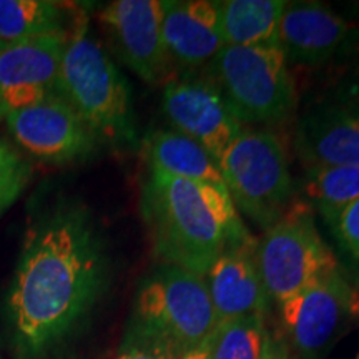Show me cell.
Returning <instances> with one entry per match:
<instances>
[{
  "mask_svg": "<svg viewBox=\"0 0 359 359\" xmlns=\"http://www.w3.org/2000/svg\"><path fill=\"white\" fill-rule=\"evenodd\" d=\"M109 276L105 245L82 206L30 219L7 296L13 346L25 359L60 343L95 304Z\"/></svg>",
  "mask_w": 359,
  "mask_h": 359,
  "instance_id": "obj_1",
  "label": "cell"
},
{
  "mask_svg": "<svg viewBox=\"0 0 359 359\" xmlns=\"http://www.w3.org/2000/svg\"><path fill=\"white\" fill-rule=\"evenodd\" d=\"M142 212L165 264L205 276L226 246L248 236L226 188L150 170Z\"/></svg>",
  "mask_w": 359,
  "mask_h": 359,
  "instance_id": "obj_2",
  "label": "cell"
},
{
  "mask_svg": "<svg viewBox=\"0 0 359 359\" xmlns=\"http://www.w3.org/2000/svg\"><path fill=\"white\" fill-rule=\"evenodd\" d=\"M87 20L79 13L72 27L55 93L77 111L98 142L132 145L137 128L130 85L102 43L90 35Z\"/></svg>",
  "mask_w": 359,
  "mask_h": 359,
  "instance_id": "obj_3",
  "label": "cell"
},
{
  "mask_svg": "<svg viewBox=\"0 0 359 359\" xmlns=\"http://www.w3.org/2000/svg\"><path fill=\"white\" fill-rule=\"evenodd\" d=\"M205 77L241 125L280 123L296 107L293 79L278 45L223 47L206 65Z\"/></svg>",
  "mask_w": 359,
  "mask_h": 359,
  "instance_id": "obj_4",
  "label": "cell"
},
{
  "mask_svg": "<svg viewBox=\"0 0 359 359\" xmlns=\"http://www.w3.org/2000/svg\"><path fill=\"white\" fill-rule=\"evenodd\" d=\"M218 168L236 212L263 231L296 200L288 155L271 130L243 128L218 160Z\"/></svg>",
  "mask_w": 359,
  "mask_h": 359,
  "instance_id": "obj_5",
  "label": "cell"
},
{
  "mask_svg": "<svg viewBox=\"0 0 359 359\" xmlns=\"http://www.w3.org/2000/svg\"><path fill=\"white\" fill-rule=\"evenodd\" d=\"M217 330L205 276L165 264L138 291L135 331L163 341L178 356L212 339Z\"/></svg>",
  "mask_w": 359,
  "mask_h": 359,
  "instance_id": "obj_6",
  "label": "cell"
},
{
  "mask_svg": "<svg viewBox=\"0 0 359 359\" xmlns=\"http://www.w3.org/2000/svg\"><path fill=\"white\" fill-rule=\"evenodd\" d=\"M257 263L268 298L278 306L338 264L318 231L311 206L296 200L257 240Z\"/></svg>",
  "mask_w": 359,
  "mask_h": 359,
  "instance_id": "obj_7",
  "label": "cell"
},
{
  "mask_svg": "<svg viewBox=\"0 0 359 359\" xmlns=\"http://www.w3.org/2000/svg\"><path fill=\"white\" fill-rule=\"evenodd\" d=\"M285 333L303 359H323L359 318V291L339 264L280 306Z\"/></svg>",
  "mask_w": 359,
  "mask_h": 359,
  "instance_id": "obj_8",
  "label": "cell"
},
{
  "mask_svg": "<svg viewBox=\"0 0 359 359\" xmlns=\"http://www.w3.org/2000/svg\"><path fill=\"white\" fill-rule=\"evenodd\" d=\"M4 122L22 150L47 163H72L97 150L98 138L57 93L37 105L8 114Z\"/></svg>",
  "mask_w": 359,
  "mask_h": 359,
  "instance_id": "obj_9",
  "label": "cell"
},
{
  "mask_svg": "<svg viewBox=\"0 0 359 359\" xmlns=\"http://www.w3.org/2000/svg\"><path fill=\"white\" fill-rule=\"evenodd\" d=\"M161 107L172 130L200 143L217 161L243 132L230 105L206 77L168 80Z\"/></svg>",
  "mask_w": 359,
  "mask_h": 359,
  "instance_id": "obj_10",
  "label": "cell"
},
{
  "mask_svg": "<svg viewBox=\"0 0 359 359\" xmlns=\"http://www.w3.org/2000/svg\"><path fill=\"white\" fill-rule=\"evenodd\" d=\"M161 0H116L100 12L125 65L147 83H167L172 72L161 32Z\"/></svg>",
  "mask_w": 359,
  "mask_h": 359,
  "instance_id": "obj_11",
  "label": "cell"
},
{
  "mask_svg": "<svg viewBox=\"0 0 359 359\" xmlns=\"http://www.w3.org/2000/svg\"><path fill=\"white\" fill-rule=\"evenodd\" d=\"M69 34L42 35L0 48V118L55 93Z\"/></svg>",
  "mask_w": 359,
  "mask_h": 359,
  "instance_id": "obj_12",
  "label": "cell"
},
{
  "mask_svg": "<svg viewBox=\"0 0 359 359\" xmlns=\"http://www.w3.org/2000/svg\"><path fill=\"white\" fill-rule=\"evenodd\" d=\"M294 150L304 168L359 167V116L339 100H318L299 115Z\"/></svg>",
  "mask_w": 359,
  "mask_h": 359,
  "instance_id": "obj_13",
  "label": "cell"
},
{
  "mask_svg": "<svg viewBox=\"0 0 359 359\" xmlns=\"http://www.w3.org/2000/svg\"><path fill=\"white\" fill-rule=\"evenodd\" d=\"M205 281L218 326L266 313L269 298L257 263V240L250 235L223 250L206 271Z\"/></svg>",
  "mask_w": 359,
  "mask_h": 359,
  "instance_id": "obj_14",
  "label": "cell"
},
{
  "mask_svg": "<svg viewBox=\"0 0 359 359\" xmlns=\"http://www.w3.org/2000/svg\"><path fill=\"white\" fill-rule=\"evenodd\" d=\"M354 25L321 2H288L278 27V47L288 65L320 67L353 37Z\"/></svg>",
  "mask_w": 359,
  "mask_h": 359,
  "instance_id": "obj_15",
  "label": "cell"
},
{
  "mask_svg": "<svg viewBox=\"0 0 359 359\" xmlns=\"http://www.w3.org/2000/svg\"><path fill=\"white\" fill-rule=\"evenodd\" d=\"M161 32L172 67L198 70L224 47L215 0H161Z\"/></svg>",
  "mask_w": 359,
  "mask_h": 359,
  "instance_id": "obj_16",
  "label": "cell"
},
{
  "mask_svg": "<svg viewBox=\"0 0 359 359\" xmlns=\"http://www.w3.org/2000/svg\"><path fill=\"white\" fill-rule=\"evenodd\" d=\"M143 154L150 170L224 188L218 161L200 143L172 128L155 130L148 135Z\"/></svg>",
  "mask_w": 359,
  "mask_h": 359,
  "instance_id": "obj_17",
  "label": "cell"
},
{
  "mask_svg": "<svg viewBox=\"0 0 359 359\" xmlns=\"http://www.w3.org/2000/svg\"><path fill=\"white\" fill-rule=\"evenodd\" d=\"M219 32L224 47L278 45L285 0H218Z\"/></svg>",
  "mask_w": 359,
  "mask_h": 359,
  "instance_id": "obj_18",
  "label": "cell"
},
{
  "mask_svg": "<svg viewBox=\"0 0 359 359\" xmlns=\"http://www.w3.org/2000/svg\"><path fill=\"white\" fill-rule=\"evenodd\" d=\"M69 11L62 4L47 0H0V43L69 34L77 19L70 17Z\"/></svg>",
  "mask_w": 359,
  "mask_h": 359,
  "instance_id": "obj_19",
  "label": "cell"
},
{
  "mask_svg": "<svg viewBox=\"0 0 359 359\" xmlns=\"http://www.w3.org/2000/svg\"><path fill=\"white\" fill-rule=\"evenodd\" d=\"M309 206L333 226L344 208L359 198V167L309 168L303 180Z\"/></svg>",
  "mask_w": 359,
  "mask_h": 359,
  "instance_id": "obj_20",
  "label": "cell"
},
{
  "mask_svg": "<svg viewBox=\"0 0 359 359\" xmlns=\"http://www.w3.org/2000/svg\"><path fill=\"white\" fill-rule=\"evenodd\" d=\"M268 334L264 316L223 323L212 338V359H262Z\"/></svg>",
  "mask_w": 359,
  "mask_h": 359,
  "instance_id": "obj_21",
  "label": "cell"
},
{
  "mask_svg": "<svg viewBox=\"0 0 359 359\" xmlns=\"http://www.w3.org/2000/svg\"><path fill=\"white\" fill-rule=\"evenodd\" d=\"M30 180V167L7 143L0 142V215L19 198Z\"/></svg>",
  "mask_w": 359,
  "mask_h": 359,
  "instance_id": "obj_22",
  "label": "cell"
},
{
  "mask_svg": "<svg viewBox=\"0 0 359 359\" xmlns=\"http://www.w3.org/2000/svg\"><path fill=\"white\" fill-rule=\"evenodd\" d=\"M180 356L163 341L133 330V336L116 359H178Z\"/></svg>",
  "mask_w": 359,
  "mask_h": 359,
  "instance_id": "obj_23",
  "label": "cell"
},
{
  "mask_svg": "<svg viewBox=\"0 0 359 359\" xmlns=\"http://www.w3.org/2000/svg\"><path fill=\"white\" fill-rule=\"evenodd\" d=\"M331 228L343 248L359 262V198L344 208Z\"/></svg>",
  "mask_w": 359,
  "mask_h": 359,
  "instance_id": "obj_24",
  "label": "cell"
},
{
  "mask_svg": "<svg viewBox=\"0 0 359 359\" xmlns=\"http://www.w3.org/2000/svg\"><path fill=\"white\" fill-rule=\"evenodd\" d=\"M336 100L348 107L354 115L359 116V70L349 77L344 85H341Z\"/></svg>",
  "mask_w": 359,
  "mask_h": 359,
  "instance_id": "obj_25",
  "label": "cell"
},
{
  "mask_svg": "<svg viewBox=\"0 0 359 359\" xmlns=\"http://www.w3.org/2000/svg\"><path fill=\"white\" fill-rule=\"evenodd\" d=\"M262 359H290L288 343L278 334H268Z\"/></svg>",
  "mask_w": 359,
  "mask_h": 359,
  "instance_id": "obj_26",
  "label": "cell"
},
{
  "mask_svg": "<svg viewBox=\"0 0 359 359\" xmlns=\"http://www.w3.org/2000/svg\"><path fill=\"white\" fill-rule=\"evenodd\" d=\"M178 359H212V339L190 349V351L183 353Z\"/></svg>",
  "mask_w": 359,
  "mask_h": 359,
  "instance_id": "obj_27",
  "label": "cell"
},
{
  "mask_svg": "<svg viewBox=\"0 0 359 359\" xmlns=\"http://www.w3.org/2000/svg\"><path fill=\"white\" fill-rule=\"evenodd\" d=\"M2 47H4V45H2V43H0V48H2Z\"/></svg>",
  "mask_w": 359,
  "mask_h": 359,
  "instance_id": "obj_28",
  "label": "cell"
},
{
  "mask_svg": "<svg viewBox=\"0 0 359 359\" xmlns=\"http://www.w3.org/2000/svg\"><path fill=\"white\" fill-rule=\"evenodd\" d=\"M358 359H359V354H358Z\"/></svg>",
  "mask_w": 359,
  "mask_h": 359,
  "instance_id": "obj_29",
  "label": "cell"
}]
</instances>
